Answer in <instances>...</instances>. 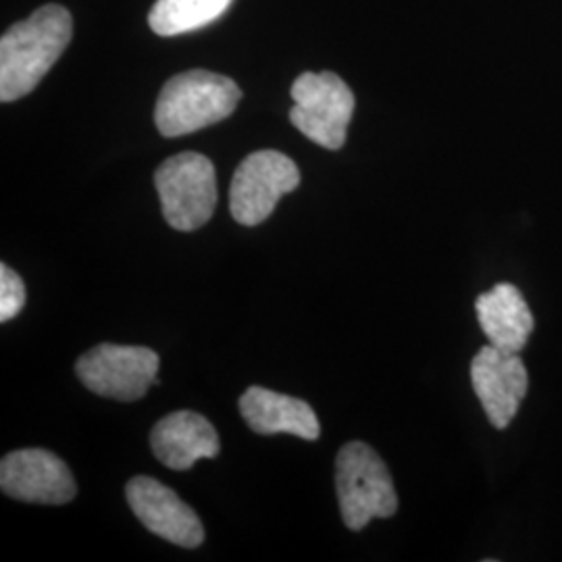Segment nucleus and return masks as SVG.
<instances>
[{"instance_id":"20e7f679","label":"nucleus","mask_w":562,"mask_h":562,"mask_svg":"<svg viewBox=\"0 0 562 562\" xmlns=\"http://www.w3.org/2000/svg\"><path fill=\"white\" fill-rule=\"evenodd\" d=\"M162 217L178 232H194L209 222L217 206L215 167L201 153H180L155 173Z\"/></svg>"},{"instance_id":"9d476101","label":"nucleus","mask_w":562,"mask_h":562,"mask_svg":"<svg viewBox=\"0 0 562 562\" xmlns=\"http://www.w3.org/2000/svg\"><path fill=\"white\" fill-rule=\"evenodd\" d=\"M125 498L138 521L162 540L181 548H199L204 540L199 515L171 487L157 480L144 475L130 480Z\"/></svg>"},{"instance_id":"6e6552de","label":"nucleus","mask_w":562,"mask_h":562,"mask_svg":"<svg viewBox=\"0 0 562 562\" xmlns=\"http://www.w3.org/2000/svg\"><path fill=\"white\" fill-rule=\"evenodd\" d=\"M0 487L21 503L53 506L71 503L78 494L67 462L42 448L9 452L0 462Z\"/></svg>"},{"instance_id":"1a4fd4ad","label":"nucleus","mask_w":562,"mask_h":562,"mask_svg":"<svg viewBox=\"0 0 562 562\" xmlns=\"http://www.w3.org/2000/svg\"><path fill=\"white\" fill-rule=\"evenodd\" d=\"M471 382L487 422L496 429H506L529 390V375L521 357L498 350L492 344L483 346L471 362Z\"/></svg>"},{"instance_id":"0eeeda50","label":"nucleus","mask_w":562,"mask_h":562,"mask_svg":"<svg viewBox=\"0 0 562 562\" xmlns=\"http://www.w3.org/2000/svg\"><path fill=\"white\" fill-rule=\"evenodd\" d=\"M301 183L296 162L278 150H257L248 155L234 173L229 188V211L240 225L255 227L265 222L283 194Z\"/></svg>"},{"instance_id":"7ed1b4c3","label":"nucleus","mask_w":562,"mask_h":562,"mask_svg":"<svg viewBox=\"0 0 562 562\" xmlns=\"http://www.w3.org/2000/svg\"><path fill=\"white\" fill-rule=\"evenodd\" d=\"M336 492L341 521L352 531H361L373 519H387L398 510L390 469L369 443L341 446L336 459Z\"/></svg>"},{"instance_id":"2eb2a0df","label":"nucleus","mask_w":562,"mask_h":562,"mask_svg":"<svg viewBox=\"0 0 562 562\" xmlns=\"http://www.w3.org/2000/svg\"><path fill=\"white\" fill-rule=\"evenodd\" d=\"M25 283L20 276L9 267L0 265V322L7 323L15 319L25 306Z\"/></svg>"},{"instance_id":"f257e3e1","label":"nucleus","mask_w":562,"mask_h":562,"mask_svg":"<svg viewBox=\"0 0 562 562\" xmlns=\"http://www.w3.org/2000/svg\"><path fill=\"white\" fill-rule=\"evenodd\" d=\"M71 36V13L60 4H44L32 18L9 27L0 38V101H20L30 94L60 59Z\"/></svg>"},{"instance_id":"f03ea898","label":"nucleus","mask_w":562,"mask_h":562,"mask_svg":"<svg viewBox=\"0 0 562 562\" xmlns=\"http://www.w3.org/2000/svg\"><path fill=\"white\" fill-rule=\"evenodd\" d=\"M240 101V86L232 78L192 69L162 86L155 123L165 138H180L227 120Z\"/></svg>"},{"instance_id":"39448f33","label":"nucleus","mask_w":562,"mask_h":562,"mask_svg":"<svg viewBox=\"0 0 562 562\" xmlns=\"http://www.w3.org/2000/svg\"><path fill=\"white\" fill-rule=\"evenodd\" d=\"M290 121L308 140L327 150H340L355 113V94L331 71L302 74L292 83Z\"/></svg>"},{"instance_id":"9b49d317","label":"nucleus","mask_w":562,"mask_h":562,"mask_svg":"<svg viewBox=\"0 0 562 562\" xmlns=\"http://www.w3.org/2000/svg\"><path fill=\"white\" fill-rule=\"evenodd\" d=\"M150 446L157 461L173 471H188L201 459L220 454L217 429L194 411H178L153 427Z\"/></svg>"},{"instance_id":"423d86ee","label":"nucleus","mask_w":562,"mask_h":562,"mask_svg":"<svg viewBox=\"0 0 562 562\" xmlns=\"http://www.w3.org/2000/svg\"><path fill=\"white\" fill-rule=\"evenodd\" d=\"M161 359L144 346L99 344L76 362L80 382L102 398L134 402L146 396L150 385L159 383Z\"/></svg>"},{"instance_id":"ddd939ff","label":"nucleus","mask_w":562,"mask_h":562,"mask_svg":"<svg viewBox=\"0 0 562 562\" xmlns=\"http://www.w3.org/2000/svg\"><path fill=\"white\" fill-rule=\"evenodd\" d=\"M485 338L504 352H521L533 331V315L521 290L513 283H496L475 301Z\"/></svg>"},{"instance_id":"4468645a","label":"nucleus","mask_w":562,"mask_h":562,"mask_svg":"<svg viewBox=\"0 0 562 562\" xmlns=\"http://www.w3.org/2000/svg\"><path fill=\"white\" fill-rule=\"evenodd\" d=\"M234 0H157L148 25L159 36L190 34L220 20Z\"/></svg>"},{"instance_id":"f8f14e48","label":"nucleus","mask_w":562,"mask_h":562,"mask_svg":"<svg viewBox=\"0 0 562 562\" xmlns=\"http://www.w3.org/2000/svg\"><path fill=\"white\" fill-rule=\"evenodd\" d=\"M238 406L244 422L259 436L290 434L315 442L322 434L319 419L308 402L271 392L261 385L248 387Z\"/></svg>"}]
</instances>
